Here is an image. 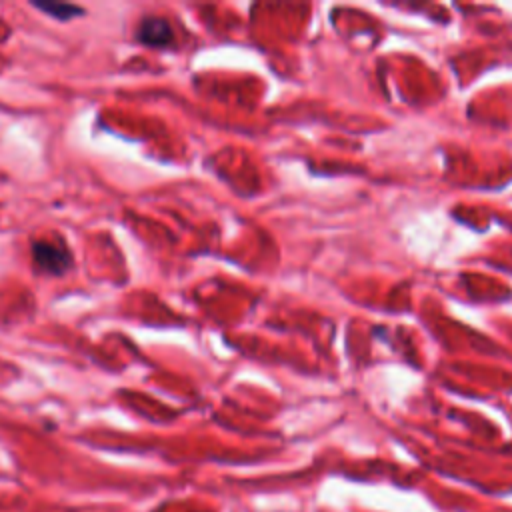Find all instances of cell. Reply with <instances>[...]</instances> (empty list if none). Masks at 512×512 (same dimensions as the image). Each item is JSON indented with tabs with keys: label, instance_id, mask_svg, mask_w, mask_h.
<instances>
[{
	"label": "cell",
	"instance_id": "3",
	"mask_svg": "<svg viewBox=\"0 0 512 512\" xmlns=\"http://www.w3.org/2000/svg\"><path fill=\"white\" fill-rule=\"evenodd\" d=\"M34 6L40 8V10H44V12H48V14L54 16V18H60V20H70V18L82 14V8H78V6H74V4L56 2V0H48V2H38V0H36Z\"/></svg>",
	"mask_w": 512,
	"mask_h": 512
},
{
	"label": "cell",
	"instance_id": "1",
	"mask_svg": "<svg viewBox=\"0 0 512 512\" xmlns=\"http://www.w3.org/2000/svg\"><path fill=\"white\" fill-rule=\"evenodd\" d=\"M32 258L42 270L50 274H62L72 264V254L60 242H34Z\"/></svg>",
	"mask_w": 512,
	"mask_h": 512
},
{
	"label": "cell",
	"instance_id": "2",
	"mask_svg": "<svg viewBox=\"0 0 512 512\" xmlns=\"http://www.w3.org/2000/svg\"><path fill=\"white\" fill-rule=\"evenodd\" d=\"M138 38L148 46H164L172 40V28L164 18L148 16L138 26Z\"/></svg>",
	"mask_w": 512,
	"mask_h": 512
}]
</instances>
